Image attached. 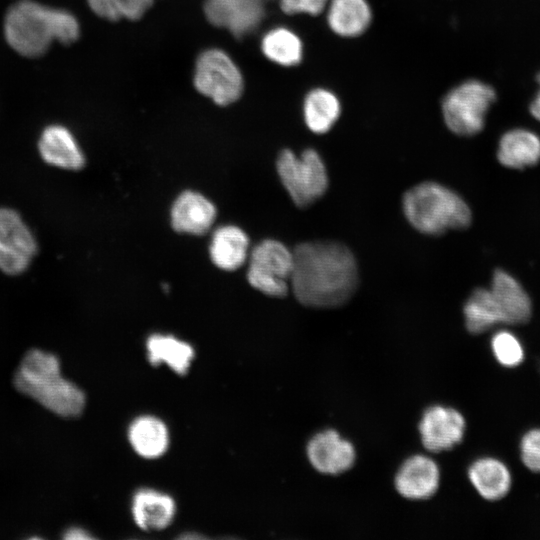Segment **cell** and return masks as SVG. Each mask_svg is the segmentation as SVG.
I'll use <instances>...</instances> for the list:
<instances>
[{
  "label": "cell",
  "instance_id": "cell-23",
  "mask_svg": "<svg viewBox=\"0 0 540 540\" xmlns=\"http://www.w3.org/2000/svg\"><path fill=\"white\" fill-rule=\"evenodd\" d=\"M129 441L134 450L145 458H157L168 447L166 425L153 416H142L129 427Z\"/></svg>",
  "mask_w": 540,
  "mask_h": 540
},
{
  "label": "cell",
  "instance_id": "cell-18",
  "mask_svg": "<svg viewBox=\"0 0 540 540\" xmlns=\"http://www.w3.org/2000/svg\"><path fill=\"white\" fill-rule=\"evenodd\" d=\"M327 23L341 37H356L370 25L372 11L367 0H329Z\"/></svg>",
  "mask_w": 540,
  "mask_h": 540
},
{
  "label": "cell",
  "instance_id": "cell-11",
  "mask_svg": "<svg viewBox=\"0 0 540 540\" xmlns=\"http://www.w3.org/2000/svg\"><path fill=\"white\" fill-rule=\"evenodd\" d=\"M208 20L215 26L243 36L257 27L264 16V0H207Z\"/></svg>",
  "mask_w": 540,
  "mask_h": 540
},
{
  "label": "cell",
  "instance_id": "cell-25",
  "mask_svg": "<svg viewBox=\"0 0 540 540\" xmlns=\"http://www.w3.org/2000/svg\"><path fill=\"white\" fill-rule=\"evenodd\" d=\"M467 330L472 334L483 333L502 323L499 308L490 289L477 288L464 305Z\"/></svg>",
  "mask_w": 540,
  "mask_h": 540
},
{
  "label": "cell",
  "instance_id": "cell-12",
  "mask_svg": "<svg viewBox=\"0 0 540 540\" xmlns=\"http://www.w3.org/2000/svg\"><path fill=\"white\" fill-rule=\"evenodd\" d=\"M307 456L312 466L324 474H339L355 461L353 445L334 430L316 434L308 443Z\"/></svg>",
  "mask_w": 540,
  "mask_h": 540
},
{
  "label": "cell",
  "instance_id": "cell-5",
  "mask_svg": "<svg viewBox=\"0 0 540 540\" xmlns=\"http://www.w3.org/2000/svg\"><path fill=\"white\" fill-rule=\"evenodd\" d=\"M495 101L496 92L488 83L476 79L464 81L443 98L444 122L456 135H476L484 128L487 113Z\"/></svg>",
  "mask_w": 540,
  "mask_h": 540
},
{
  "label": "cell",
  "instance_id": "cell-4",
  "mask_svg": "<svg viewBox=\"0 0 540 540\" xmlns=\"http://www.w3.org/2000/svg\"><path fill=\"white\" fill-rule=\"evenodd\" d=\"M4 36L22 56L43 55L55 40L53 8L34 0H18L6 12Z\"/></svg>",
  "mask_w": 540,
  "mask_h": 540
},
{
  "label": "cell",
  "instance_id": "cell-28",
  "mask_svg": "<svg viewBox=\"0 0 540 540\" xmlns=\"http://www.w3.org/2000/svg\"><path fill=\"white\" fill-rule=\"evenodd\" d=\"M491 347L497 361L505 367L522 363L524 350L518 338L509 331H499L492 337Z\"/></svg>",
  "mask_w": 540,
  "mask_h": 540
},
{
  "label": "cell",
  "instance_id": "cell-19",
  "mask_svg": "<svg viewBox=\"0 0 540 540\" xmlns=\"http://www.w3.org/2000/svg\"><path fill=\"white\" fill-rule=\"evenodd\" d=\"M175 503L167 494L152 490L138 491L132 502L135 523L144 530L167 527L175 515Z\"/></svg>",
  "mask_w": 540,
  "mask_h": 540
},
{
  "label": "cell",
  "instance_id": "cell-22",
  "mask_svg": "<svg viewBox=\"0 0 540 540\" xmlns=\"http://www.w3.org/2000/svg\"><path fill=\"white\" fill-rule=\"evenodd\" d=\"M341 104L335 93L325 88H315L305 97L304 120L314 133L328 132L340 116Z\"/></svg>",
  "mask_w": 540,
  "mask_h": 540
},
{
  "label": "cell",
  "instance_id": "cell-29",
  "mask_svg": "<svg viewBox=\"0 0 540 540\" xmlns=\"http://www.w3.org/2000/svg\"><path fill=\"white\" fill-rule=\"evenodd\" d=\"M53 26L55 40L61 44H72L80 35V26L76 17L67 10L53 8Z\"/></svg>",
  "mask_w": 540,
  "mask_h": 540
},
{
  "label": "cell",
  "instance_id": "cell-33",
  "mask_svg": "<svg viewBox=\"0 0 540 540\" xmlns=\"http://www.w3.org/2000/svg\"><path fill=\"white\" fill-rule=\"evenodd\" d=\"M536 80L539 88L530 102L529 112L535 120L540 122V72L538 73Z\"/></svg>",
  "mask_w": 540,
  "mask_h": 540
},
{
  "label": "cell",
  "instance_id": "cell-3",
  "mask_svg": "<svg viewBox=\"0 0 540 540\" xmlns=\"http://www.w3.org/2000/svg\"><path fill=\"white\" fill-rule=\"evenodd\" d=\"M403 211L410 224L428 235L464 229L471 223V211L454 191L436 182H423L403 197Z\"/></svg>",
  "mask_w": 540,
  "mask_h": 540
},
{
  "label": "cell",
  "instance_id": "cell-17",
  "mask_svg": "<svg viewBox=\"0 0 540 540\" xmlns=\"http://www.w3.org/2000/svg\"><path fill=\"white\" fill-rule=\"evenodd\" d=\"M498 161L510 169H524L540 161V137L531 130L514 128L500 138Z\"/></svg>",
  "mask_w": 540,
  "mask_h": 540
},
{
  "label": "cell",
  "instance_id": "cell-10",
  "mask_svg": "<svg viewBox=\"0 0 540 540\" xmlns=\"http://www.w3.org/2000/svg\"><path fill=\"white\" fill-rule=\"evenodd\" d=\"M465 426V419L457 410L432 406L419 424L423 446L431 452L449 450L462 441Z\"/></svg>",
  "mask_w": 540,
  "mask_h": 540
},
{
  "label": "cell",
  "instance_id": "cell-31",
  "mask_svg": "<svg viewBox=\"0 0 540 540\" xmlns=\"http://www.w3.org/2000/svg\"><path fill=\"white\" fill-rule=\"evenodd\" d=\"M329 0H280V7L286 14L305 13L316 16L322 13Z\"/></svg>",
  "mask_w": 540,
  "mask_h": 540
},
{
  "label": "cell",
  "instance_id": "cell-15",
  "mask_svg": "<svg viewBox=\"0 0 540 540\" xmlns=\"http://www.w3.org/2000/svg\"><path fill=\"white\" fill-rule=\"evenodd\" d=\"M490 290L499 308L502 323L521 325L529 321L532 303L522 285L508 272H494Z\"/></svg>",
  "mask_w": 540,
  "mask_h": 540
},
{
  "label": "cell",
  "instance_id": "cell-8",
  "mask_svg": "<svg viewBox=\"0 0 540 540\" xmlns=\"http://www.w3.org/2000/svg\"><path fill=\"white\" fill-rule=\"evenodd\" d=\"M194 85L201 94L223 106L240 97L243 79L238 67L225 52L209 49L197 60Z\"/></svg>",
  "mask_w": 540,
  "mask_h": 540
},
{
  "label": "cell",
  "instance_id": "cell-9",
  "mask_svg": "<svg viewBox=\"0 0 540 540\" xmlns=\"http://www.w3.org/2000/svg\"><path fill=\"white\" fill-rule=\"evenodd\" d=\"M37 251V241L20 214L0 207V270L7 275L23 273Z\"/></svg>",
  "mask_w": 540,
  "mask_h": 540
},
{
  "label": "cell",
  "instance_id": "cell-21",
  "mask_svg": "<svg viewBox=\"0 0 540 540\" xmlns=\"http://www.w3.org/2000/svg\"><path fill=\"white\" fill-rule=\"evenodd\" d=\"M468 477L477 492L490 501L506 496L512 484L507 466L500 460L489 457L476 460L468 470Z\"/></svg>",
  "mask_w": 540,
  "mask_h": 540
},
{
  "label": "cell",
  "instance_id": "cell-1",
  "mask_svg": "<svg viewBox=\"0 0 540 540\" xmlns=\"http://www.w3.org/2000/svg\"><path fill=\"white\" fill-rule=\"evenodd\" d=\"M296 299L313 308H332L346 303L358 284L352 252L333 241L299 244L293 251L289 279Z\"/></svg>",
  "mask_w": 540,
  "mask_h": 540
},
{
  "label": "cell",
  "instance_id": "cell-16",
  "mask_svg": "<svg viewBox=\"0 0 540 540\" xmlns=\"http://www.w3.org/2000/svg\"><path fill=\"white\" fill-rule=\"evenodd\" d=\"M216 217V208L202 194L182 192L171 208V225L176 232L194 235L205 234Z\"/></svg>",
  "mask_w": 540,
  "mask_h": 540
},
{
  "label": "cell",
  "instance_id": "cell-2",
  "mask_svg": "<svg viewBox=\"0 0 540 540\" xmlns=\"http://www.w3.org/2000/svg\"><path fill=\"white\" fill-rule=\"evenodd\" d=\"M16 388L46 409L62 417H75L84 409V392L63 378L58 357L39 349L30 350L14 378Z\"/></svg>",
  "mask_w": 540,
  "mask_h": 540
},
{
  "label": "cell",
  "instance_id": "cell-32",
  "mask_svg": "<svg viewBox=\"0 0 540 540\" xmlns=\"http://www.w3.org/2000/svg\"><path fill=\"white\" fill-rule=\"evenodd\" d=\"M63 538L66 540H89L93 539V536L80 527H70L64 532Z\"/></svg>",
  "mask_w": 540,
  "mask_h": 540
},
{
  "label": "cell",
  "instance_id": "cell-20",
  "mask_svg": "<svg viewBox=\"0 0 540 540\" xmlns=\"http://www.w3.org/2000/svg\"><path fill=\"white\" fill-rule=\"evenodd\" d=\"M248 246V237L242 229L232 225L221 226L213 233L210 257L218 268L233 271L246 261Z\"/></svg>",
  "mask_w": 540,
  "mask_h": 540
},
{
  "label": "cell",
  "instance_id": "cell-7",
  "mask_svg": "<svg viewBox=\"0 0 540 540\" xmlns=\"http://www.w3.org/2000/svg\"><path fill=\"white\" fill-rule=\"evenodd\" d=\"M292 268L293 252L279 241L266 239L251 251L247 279L260 292L283 297L289 290Z\"/></svg>",
  "mask_w": 540,
  "mask_h": 540
},
{
  "label": "cell",
  "instance_id": "cell-26",
  "mask_svg": "<svg viewBox=\"0 0 540 540\" xmlns=\"http://www.w3.org/2000/svg\"><path fill=\"white\" fill-rule=\"evenodd\" d=\"M262 51L268 59L286 67L297 65L303 57L302 41L284 27L272 29L263 37Z\"/></svg>",
  "mask_w": 540,
  "mask_h": 540
},
{
  "label": "cell",
  "instance_id": "cell-14",
  "mask_svg": "<svg viewBox=\"0 0 540 540\" xmlns=\"http://www.w3.org/2000/svg\"><path fill=\"white\" fill-rule=\"evenodd\" d=\"M438 465L429 457L415 455L408 458L395 477V487L407 499L422 500L435 494L439 487Z\"/></svg>",
  "mask_w": 540,
  "mask_h": 540
},
{
  "label": "cell",
  "instance_id": "cell-27",
  "mask_svg": "<svg viewBox=\"0 0 540 540\" xmlns=\"http://www.w3.org/2000/svg\"><path fill=\"white\" fill-rule=\"evenodd\" d=\"M90 8L98 16L117 21L137 20L152 5L153 0H87Z\"/></svg>",
  "mask_w": 540,
  "mask_h": 540
},
{
  "label": "cell",
  "instance_id": "cell-13",
  "mask_svg": "<svg viewBox=\"0 0 540 540\" xmlns=\"http://www.w3.org/2000/svg\"><path fill=\"white\" fill-rule=\"evenodd\" d=\"M38 151L48 165L64 170H80L85 165V156L73 133L65 126H46L38 140Z\"/></svg>",
  "mask_w": 540,
  "mask_h": 540
},
{
  "label": "cell",
  "instance_id": "cell-30",
  "mask_svg": "<svg viewBox=\"0 0 540 540\" xmlns=\"http://www.w3.org/2000/svg\"><path fill=\"white\" fill-rule=\"evenodd\" d=\"M520 454L529 470L540 473V429H532L522 437Z\"/></svg>",
  "mask_w": 540,
  "mask_h": 540
},
{
  "label": "cell",
  "instance_id": "cell-24",
  "mask_svg": "<svg viewBox=\"0 0 540 540\" xmlns=\"http://www.w3.org/2000/svg\"><path fill=\"white\" fill-rule=\"evenodd\" d=\"M147 352L154 365L165 363L178 374H185L194 357L188 343L170 335L154 334L147 340Z\"/></svg>",
  "mask_w": 540,
  "mask_h": 540
},
{
  "label": "cell",
  "instance_id": "cell-6",
  "mask_svg": "<svg viewBox=\"0 0 540 540\" xmlns=\"http://www.w3.org/2000/svg\"><path fill=\"white\" fill-rule=\"evenodd\" d=\"M276 167L283 186L298 207L311 205L327 190V171L314 149H306L299 156L284 149L278 156Z\"/></svg>",
  "mask_w": 540,
  "mask_h": 540
}]
</instances>
